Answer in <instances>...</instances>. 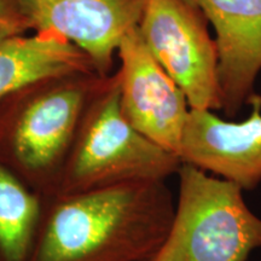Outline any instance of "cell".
<instances>
[{"label": "cell", "instance_id": "cell-3", "mask_svg": "<svg viewBox=\"0 0 261 261\" xmlns=\"http://www.w3.org/2000/svg\"><path fill=\"white\" fill-rule=\"evenodd\" d=\"M181 163L178 155L146 138L122 115L116 71L85 114L55 195L166 181Z\"/></svg>", "mask_w": 261, "mask_h": 261}, {"label": "cell", "instance_id": "cell-6", "mask_svg": "<svg viewBox=\"0 0 261 261\" xmlns=\"http://www.w3.org/2000/svg\"><path fill=\"white\" fill-rule=\"evenodd\" d=\"M116 55L122 115L146 138L179 156L190 112L185 93L150 52L138 27L127 33Z\"/></svg>", "mask_w": 261, "mask_h": 261}, {"label": "cell", "instance_id": "cell-1", "mask_svg": "<svg viewBox=\"0 0 261 261\" xmlns=\"http://www.w3.org/2000/svg\"><path fill=\"white\" fill-rule=\"evenodd\" d=\"M174 211L166 181L44 197L28 261H149L165 242Z\"/></svg>", "mask_w": 261, "mask_h": 261}, {"label": "cell", "instance_id": "cell-4", "mask_svg": "<svg viewBox=\"0 0 261 261\" xmlns=\"http://www.w3.org/2000/svg\"><path fill=\"white\" fill-rule=\"evenodd\" d=\"M174 218L149 261H248L261 248V218L236 182L182 162Z\"/></svg>", "mask_w": 261, "mask_h": 261}, {"label": "cell", "instance_id": "cell-10", "mask_svg": "<svg viewBox=\"0 0 261 261\" xmlns=\"http://www.w3.org/2000/svg\"><path fill=\"white\" fill-rule=\"evenodd\" d=\"M76 71H94L92 62L55 32H35L0 44V98L34 81Z\"/></svg>", "mask_w": 261, "mask_h": 261}, {"label": "cell", "instance_id": "cell-2", "mask_svg": "<svg viewBox=\"0 0 261 261\" xmlns=\"http://www.w3.org/2000/svg\"><path fill=\"white\" fill-rule=\"evenodd\" d=\"M109 77L56 75L0 98V161L41 197L56 194L85 114Z\"/></svg>", "mask_w": 261, "mask_h": 261}, {"label": "cell", "instance_id": "cell-7", "mask_svg": "<svg viewBox=\"0 0 261 261\" xmlns=\"http://www.w3.org/2000/svg\"><path fill=\"white\" fill-rule=\"evenodd\" d=\"M34 32H55L108 76L122 39L138 27L146 0H21Z\"/></svg>", "mask_w": 261, "mask_h": 261}, {"label": "cell", "instance_id": "cell-12", "mask_svg": "<svg viewBox=\"0 0 261 261\" xmlns=\"http://www.w3.org/2000/svg\"><path fill=\"white\" fill-rule=\"evenodd\" d=\"M31 29V19L21 0H0V44Z\"/></svg>", "mask_w": 261, "mask_h": 261}, {"label": "cell", "instance_id": "cell-11", "mask_svg": "<svg viewBox=\"0 0 261 261\" xmlns=\"http://www.w3.org/2000/svg\"><path fill=\"white\" fill-rule=\"evenodd\" d=\"M44 197L0 161V261H28Z\"/></svg>", "mask_w": 261, "mask_h": 261}, {"label": "cell", "instance_id": "cell-8", "mask_svg": "<svg viewBox=\"0 0 261 261\" xmlns=\"http://www.w3.org/2000/svg\"><path fill=\"white\" fill-rule=\"evenodd\" d=\"M241 122L220 119L212 110L190 109L179 158L243 190L261 182V96Z\"/></svg>", "mask_w": 261, "mask_h": 261}, {"label": "cell", "instance_id": "cell-5", "mask_svg": "<svg viewBox=\"0 0 261 261\" xmlns=\"http://www.w3.org/2000/svg\"><path fill=\"white\" fill-rule=\"evenodd\" d=\"M192 0H146L139 32L188 98L190 109L221 110L219 50Z\"/></svg>", "mask_w": 261, "mask_h": 261}, {"label": "cell", "instance_id": "cell-9", "mask_svg": "<svg viewBox=\"0 0 261 261\" xmlns=\"http://www.w3.org/2000/svg\"><path fill=\"white\" fill-rule=\"evenodd\" d=\"M213 24L221 110L236 116L256 96L261 71V0H192Z\"/></svg>", "mask_w": 261, "mask_h": 261}]
</instances>
